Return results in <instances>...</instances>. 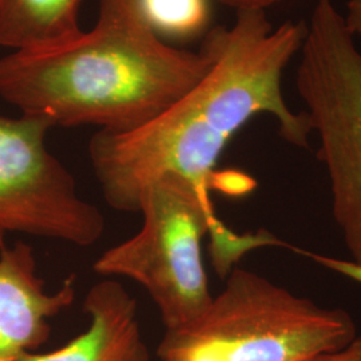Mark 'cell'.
<instances>
[{
  "label": "cell",
  "mask_w": 361,
  "mask_h": 361,
  "mask_svg": "<svg viewBox=\"0 0 361 361\" xmlns=\"http://www.w3.org/2000/svg\"><path fill=\"white\" fill-rule=\"evenodd\" d=\"M305 32L301 20L273 26L267 11H240L232 26L212 28L204 40L212 67L192 90L140 129L91 137L90 164L106 204L137 212L143 190L166 176L209 197L228 143L259 114L277 121L286 142L310 147L308 118L295 113L283 92L285 70Z\"/></svg>",
  "instance_id": "cell-1"
},
{
  "label": "cell",
  "mask_w": 361,
  "mask_h": 361,
  "mask_svg": "<svg viewBox=\"0 0 361 361\" xmlns=\"http://www.w3.org/2000/svg\"><path fill=\"white\" fill-rule=\"evenodd\" d=\"M212 54L166 44L140 0H99L92 30L65 44L0 58V98L54 128L140 129L201 82Z\"/></svg>",
  "instance_id": "cell-2"
},
{
  "label": "cell",
  "mask_w": 361,
  "mask_h": 361,
  "mask_svg": "<svg viewBox=\"0 0 361 361\" xmlns=\"http://www.w3.org/2000/svg\"><path fill=\"white\" fill-rule=\"evenodd\" d=\"M356 332L347 310L237 268L198 317L165 331L157 353L161 361H300L344 348Z\"/></svg>",
  "instance_id": "cell-3"
},
{
  "label": "cell",
  "mask_w": 361,
  "mask_h": 361,
  "mask_svg": "<svg viewBox=\"0 0 361 361\" xmlns=\"http://www.w3.org/2000/svg\"><path fill=\"white\" fill-rule=\"evenodd\" d=\"M137 213L142 226L133 237L111 246L92 264L104 279H129L141 285L159 310L165 331L193 322L210 304L202 257L207 233L217 237V271H228L235 255L245 252L240 238L216 219L210 197L192 183L166 176L150 183L140 198Z\"/></svg>",
  "instance_id": "cell-4"
},
{
  "label": "cell",
  "mask_w": 361,
  "mask_h": 361,
  "mask_svg": "<svg viewBox=\"0 0 361 361\" xmlns=\"http://www.w3.org/2000/svg\"><path fill=\"white\" fill-rule=\"evenodd\" d=\"M298 52L296 90L326 170L332 216L361 267V47L334 0H316Z\"/></svg>",
  "instance_id": "cell-5"
},
{
  "label": "cell",
  "mask_w": 361,
  "mask_h": 361,
  "mask_svg": "<svg viewBox=\"0 0 361 361\" xmlns=\"http://www.w3.org/2000/svg\"><path fill=\"white\" fill-rule=\"evenodd\" d=\"M51 129L42 116H0V255L10 233L78 247L104 234L102 212L79 195L71 171L49 150Z\"/></svg>",
  "instance_id": "cell-6"
},
{
  "label": "cell",
  "mask_w": 361,
  "mask_h": 361,
  "mask_svg": "<svg viewBox=\"0 0 361 361\" xmlns=\"http://www.w3.org/2000/svg\"><path fill=\"white\" fill-rule=\"evenodd\" d=\"M75 301V276L55 292L39 276L32 246L18 241L0 255V361H19L51 336V320Z\"/></svg>",
  "instance_id": "cell-7"
},
{
  "label": "cell",
  "mask_w": 361,
  "mask_h": 361,
  "mask_svg": "<svg viewBox=\"0 0 361 361\" xmlns=\"http://www.w3.org/2000/svg\"><path fill=\"white\" fill-rule=\"evenodd\" d=\"M85 332L51 352H28L19 361H150L138 302L116 279L91 286L83 301Z\"/></svg>",
  "instance_id": "cell-8"
},
{
  "label": "cell",
  "mask_w": 361,
  "mask_h": 361,
  "mask_svg": "<svg viewBox=\"0 0 361 361\" xmlns=\"http://www.w3.org/2000/svg\"><path fill=\"white\" fill-rule=\"evenodd\" d=\"M82 0H0V46L13 51L52 49L79 37Z\"/></svg>",
  "instance_id": "cell-9"
},
{
  "label": "cell",
  "mask_w": 361,
  "mask_h": 361,
  "mask_svg": "<svg viewBox=\"0 0 361 361\" xmlns=\"http://www.w3.org/2000/svg\"><path fill=\"white\" fill-rule=\"evenodd\" d=\"M210 0H140L149 25L159 37L189 39L210 23Z\"/></svg>",
  "instance_id": "cell-10"
},
{
  "label": "cell",
  "mask_w": 361,
  "mask_h": 361,
  "mask_svg": "<svg viewBox=\"0 0 361 361\" xmlns=\"http://www.w3.org/2000/svg\"><path fill=\"white\" fill-rule=\"evenodd\" d=\"M300 361H361V336H356L344 348L317 353Z\"/></svg>",
  "instance_id": "cell-11"
},
{
  "label": "cell",
  "mask_w": 361,
  "mask_h": 361,
  "mask_svg": "<svg viewBox=\"0 0 361 361\" xmlns=\"http://www.w3.org/2000/svg\"><path fill=\"white\" fill-rule=\"evenodd\" d=\"M343 16L349 32L361 47V0H347Z\"/></svg>",
  "instance_id": "cell-12"
},
{
  "label": "cell",
  "mask_w": 361,
  "mask_h": 361,
  "mask_svg": "<svg viewBox=\"0 0 361 361\" xmlns=\"http://www.w3.org/2000/svg\"><path fill=\"white\" fill-rule=\"evenodd\" d=\"M221 4L231 7L235 10V13L240 11H268L276 4L284 3L286 0H216Z\"/></svg>",
  "instance_id": "cell-13"
}]
</instances>
